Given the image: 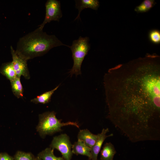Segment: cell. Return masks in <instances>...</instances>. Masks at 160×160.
<instances>
[{
    "label": "cell",
    "mask_w": 160,
    "mask_h": 160,
    "mask_svg": "<svg viewBox=\"0 0 160 160\" xmlns=\"http://www.w3.org/2000/svg\"><path fill=\"white\" fill-rule=\"evenodd\" d=\"M60 85L59 84L52 90L37 96L35 98L31 99V101L36 104H45L48 103L50 101L52 95L59 87Z\"/></svg>",
    "instance_id": "obj_14"
},
{
    "label": "cell",
    "mask_w": 160,
    "mask_h": 160,
    "mask_svg": "<svg viewBox=\"0 0 160 160\" xmlns=\"http://www.w3.org/2000/svg\"><path fill=\"white\" fill-rule=\"evenodd\" d=\"M14 157L6 153H1V160H14Z\"/></svg>",
    "instance_id": "obj_20"
},
{
    "label": "cell",
    "mask_w": 160,
    "mask_h": 160,
    "mask_svg": "<svg viewBox=\"0 0 160 160\" xmlns=\"http://www.w3.org/2000/svg\"><path fill=\"white\" fill-rule=\"evenodd\" d=\"M72 145L69 136L66 134H62L53 137L50 147L59 151L64 160H71L73 154Z\"/></svg>",
    "instance_id": "obj_5"
},
{
    "label": "cell",
    "mask_w": 160,
    "mask_h": 160,
    "mask_svg": "<svg viewBox=\"0 0 160 160\" xmlns=\"http://www.w3.org/2000/svg\"><path fill=\"white\" fill-rule=\"evenodd\" d=\"M89 41L88 37L80 36L78 39L74 40L72 45L69 46L73 61V66L69 72L71 76L73 74L76 76L81 74L82 63L90 49Z\"/></svg>",
    "instance_id": "obj_4"
},
{
    "label": "cell",
    "mask_w": 160,
    "mask_h": 160,
    "mask_svg": "<svg viewBox=\"0 0 160 160\" xmlns=\"http://www.w3.org/2000/svg\"><path fill=\"white\" fill-rule=\"evenodd\" d=\"M155 4L154 0H145L135 8V11L137 13L146 12L152 8Z\"/></svg>",
    "instance_id": "obj_17"
},
{
    "label": "cell",
    "mask_w": 160,
    "mask_h": 160,
    "mask_svg": "<svg viewBox=\"0 0 160 160\" xmlns=\"http://www.w3.org/2000/svg\"><path fill=\"white\" fill-rule=\"evenodd\" d=\"M35 160H42L40 158H39L38 156H37L35 158Z\"/></svg>",
    "instance_id": "obj_21"
},
{
    "label": "cell",
    "mask_w": 160,
    "mask_h": 160,
    "mask_svg": "<svg viewBox=\"0 0 160 160\" xmlns=\"http://www.w3.org/2000/svg\"><path fill=\"white\" fill-rule=\"evenodd\" d=\"M14 160H35L33 155L30 153L18 151L15 154Z\"/></svg>",
    "instance_id": "obj_18"
},
{
    "label": "cell",
    "mask_w": 160,
    "mask_h": 160,
    "mask_svg": "<svg viewBox=\"0 0 160 160\" xmlns=\"http://www.w3.org/2000/svg\"><path fill=\"white\" fill-rule=\"evenodd\" d=\"M98 137L87 129L80 130L77 135L78 140L83 141L88 146L91 148L95 143Z\"/></svg>",
    "instance_id": "obj_11"
},
{
    "label": "cell",
    "mask_w": 160,
    "mask_h": 160,
    "mask_svg": "<svg viewBox=\"0 0 160 160\" xmlns=\"http://www.w3.org/2000/svg\"><path fill=\"white\" fill-rule=\"evenodd\" d=\"M56 113L54 111H48L39 115V122L37 127V131L42 137L51 135L62 131V127L73 126L79 128L78 123L76 122H62L61 120L58 119Z\"/></svg>",
    "instance_id": "obj_3"
},
{
    "label": "cell",
    "mask_w": 160,
    "mask_h": 160,
    "mask_svg": "<svg viewBox=\"0 0 160 160\" xmlns=\"http://www.w3.org/2000/svg\"><path fill=\"white\" fill-rule=\"evenodd\" d=\"M54 150L50 147L47 148L39 153L38 156L42 160H64L62 157L55 156Z\"/></svg>",
    "instance_id": "obj_16"
},
{
    "label": "cell",
    "mask_w": 160,
    "mask_h": 160,
    "mask_svg": "<svg viewBox=\"0 0 160 160\" xmlns=\"http://www.w3.org/2000/svg\"><path fill=\"white\" fill-rule=\"evenodd\" d=\"M150 41L152 43L159 44L160 43V31L156 29L151 31L148 34Z\"/></svg>",
    "instance_id": "obj_19"
},
{
    "label": "cell",
    "mask_w": 160,
    "mask_h": 160,
    "mask_svg": "<svg viewBox=\"0 0 160 160\" xmlns=\"http://www.w3.org/2000/svg\"><path fill=\"white\" fill-rule=\"evenodd\" d=\"M109 131L108 128H103L100 133L97 134V139L94 145L91 148L92 160H97L98 154L100 151L104 141L107 138L113 135L112 134L107 135L106 134Z\"/></svg>",
    "instance_id": "obj_8"
},
{
    "label": "cell",
    "mask_w": 160,
    "mask_h": 160,
    "mask_svg": "<svg viewBox=\"0 0 160 160\" xmlns=\"http://www.w3.org/2000/svg\"><path fill=\"white\" fill-rule=\"evenodd\" d=\"M0 73L10 81L14 80L17 77L11 62L2 64L0 68Z\"/></svg>",
    "instance_id": "obj_13"
},
{
    "label": "cell",
    "mask_w": 160,
    "mask_h": 160,
    "mask_svg": "<svg viewBox=\"0 0 160 160\" xmlns=\"http://www.w3.org/2000/svg\"><path fill=\"white\" fill-rule=\"evenodd\" d=\"M91 148L87 145L83 141L79 140L75 142L72 147L73 154L86 156L88 157V160H91Z\"/></svg>",
    "instance_id": "obj_10"
},
{
    "label": "cell",
    "mask_w": 160,
    "mask_h": 160,
    "mask_svg": "<svg viewBox=\"0 0 160 160\" xmlns=\"http://www.w3.org/2000/svg\"><path fill=\"white\" fill-rule=\"evenodd\" d=\"M159 61L148 55L110 69L104 76L108 118L132 142L160 136Z\"/></svg>",
    "instance_id": "obj_1"
},
{
    "label": "cell",
    "mask_w": 160,
    "mask_h": 160,
    "mask_svg": "<svg viewBox=\"0 0 160 160\" xmlns=\"http://www.w3.org/2000/svg\"><path fill=\"white\" fill-rule=\"evenodd\" d=\"M0 160H1V153H0Z\"/></svg>",
    "instance_id": "obj_22"
},
{
    "label": "cell",
    "mask_w": 160,
    "mask_h": 160,
    "mask_svg": "<svg viewBox=\"0 0 160 160\" xmlns=\"http://www.w3.org/2000/svg\"><path fill=\"white\" fill-rule=\"evenodd\" d=\"M62 45L69 47L55 35H48L38 27L19 39L15 51L20 57L28 61L43 55L54 47Z\"/></svg>",
    "instance_id": "obj_2"
},
{
    "label": "cell",
    "mask_w": 160,
    "mask_h": 160,
    "mask_svg": "<svg viewBox=\"0 0 160 160\" xmlns=\"http://www.w3.org/2000/svg\"><path fill=\"white\" fill-rule=\"evenodd\" d=\"M12 92L18 98H23V89L20 81V78L16 77L14 80L10 81Z\"/></svg>",
    "instance_id": "obj_15"
},
{
    "label": "cell",
    "mask_w": 160,
    "mask_h": 160,
    "mask_svg": "<svg viewBox=\"0 0 160 160\" xmlns=\"http://www.w3.org/2000/svg\"><path fill=\"white\" fill-rule=\"evenodd\" d=\"M75 7L78 10V14L75 20L78 19L81 12L85 8H91L97 10L99 7V2L97 0H76L75 1Z\"/></svg>",
    "instance_id": "obj_9"
},
{
    "label": "cell",
    "mask_w": 160,
    "mask_h": 160,
    "mask_svg": "<svg viewBox=\"0 0 160 160\" xmlns=\"http://www.w3.org/2000/svg\"><path fill=\"white\" fill-rule=\"evenodd\" d=\"M116 151L111 143H106L100 151L101 160H113Z\"/></svg>",
    "instance_id": "obj_12"
},
{
    "label": "cell",
    "mask_w": 160,
    "mask_h": 160,
    "mask_svg": "<svg viewBox=\"0 0 160 160\" xmlns=\"http://www.w3.org/2000/svg\"><path fill=\"white\" fill-rule=\"evenodd\" d=\"M10 49L12 59L11 62L17 77L20 78L23 76L26 79H30V75L27 61L18 56L12 46H10Z\"/></svg>",
    "instance_id": "obj_7"
},
{
    "label": "cell",
    "mask_w": 160,
    "mask_h": 160,
    "mask_svg": "<svg viewBox=\"0 0 160 160\" xmlns=\"http://www.w3.org/2000/svg\"><path fill=\"white\" fill-rule=\"evenodd\" d=\"M46 14L44 19L41 24L38 25L43 30L45 25L52 21L59 22L62 17L60 3L57 0H48L45 4Z\"/></svg>",
    "instance_id": "obj_6"
}]
</instances>
